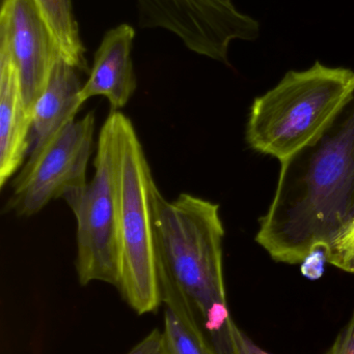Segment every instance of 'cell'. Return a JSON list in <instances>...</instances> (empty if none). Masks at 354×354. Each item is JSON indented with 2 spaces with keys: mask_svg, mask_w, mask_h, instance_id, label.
I'll return each instance as SVG.
<instances>
[{
  "mask_svg": "<svg viewBox=\"0 0 354 354\" xmlns=\"http://www.w3.org/2000/svg\"><path fill=\"white\" fill-rule=\"evenodd\" d=\"M353 218L354 80L326 130L281 163L256 241L274 261L301 264L314 249L328 252Z\"/></svg>",
  "mask_w": 354,
  "mask_h": 354,
  "instance_id": "cell-1",
  "label": "cell"
},
{
  "mask_svg": "<svg viewBox=\"0 0 354 354\" xmlns=\"http://www.w3.org/2000/svg\"><path fill=\"white\" fill-rule=\"evenodd\" d=\"M224 237L218 204L187 193L172 201L160 198L156 239L162 303L213 354H231L232 348Z\"/></svg>",
  "mask_w": 354,
  "mask_h": 354,
  "instance_id": "cell-2",
  "label": "cell"
},
{
  "mask_svg": "<svg viewBox=\"0 0 354 354\" xmlns=\"http://www.w3.org/2000/svg\"><path fill=\"white\" fill-rule=\"evenodd\" d=\"M116 126L118 289L127 305L143 315L153 313L162 304L156 239V214L162 194L131 120L116 111Z\"/></svg>",
  "mask_w": 354,
  "mask_h": 354,
  "instance_id": "cell-3",
  "label": "cell"
},
{
  "mask_svg": "<svg viewBox=\"0 0 354 354\" xmlns=\"http://www.w3.org/2000/svg\"><path fill=\"white\" fill-rule=\"evenodd\" d=\"M354 72L315 62L290 71L274 88L256 97L245 139L258 153L287 161L311 145L334 120L353 88Z\"/></svg>",
  "mask_w": 354,
  "mask_h": 354,
  "instance_id": "cell-4",
  "label": "cell"
},
{
  "mask_svg": "<svg viewBox=\"0 0 354 354\" xmlns=\"http://www.w3.org/2000/svg\"><path fill=\"white\" fill-rule=\"evenodd\" d=\"M116 151L114 111L110 112L100 131L93 179L62 198L76 218L75 268L81 286L103 282L118 288L120 282Z\"/></svg>",
  "mask_w": 354,
  "mask_h": 354,
  "instance_id": "cell-5",
  "label": "cell"
},
{
  "mask_svg": "<svg viewBox=\"0 0 354 354\" xmlns=\"http://www.w3.org/2000/svg\"><path fill=\"white\" fill-rule=\"evenodd\" d=\"M95 128V113L89 112L85 118L69 122L28 156L12 181L6 212L28 218L53 200L85 187Z\"/></svg>",
  "mask_w": 354,
  "mask_h": 354,
  "instance_id": "cell-6",
  "label": "cell"
},
{
  "mask_svg": "<svg viewBox=\"0 0 354 354\" xmlns=\"http://www.w3.org/2000/svg\"><path fill=\"white\" fill-rule=\"evenodd\" d=\"M0 43L12 53L29 112L43 93L60 48L35 0H2Z\"/></svg>",
  "mask_w": 354,
  "mask_h": 354,
  "instance_id": "cell-7",
  "label": "cell"
},
{
  "mask_svg": "<svg viewBox=\"0 0 354 354\" xmlns=\"http://www.w3.org/2000/svg\"><path fill=\"white\" fill-rule=\"evenodd\" d=\"M134 39V28L128 23L106 31L81 88L82 104L99 95L107 100L110 112L120 111L128 104L137 87L131 56Z\"/></svg>",
  "mask_w": 354,
  "mask_h": 354,
  "instance_id": "cell-8",
  "label": "cell"
},
{
  "mask_svg": "<svg viewBox=\"0 0 354 354\" xmlns=\"http://www.w3.org/2000/svg\"><path fill=\"white\" fill-rule=\"evenodd\" d=\"M31 115L12 53L0 43V187L20 171L28 157Z\"/></svg>",
  "mask_w": 354,
  "mask_h": 354,
  "instance_id": "cell-9",
  "label": "cell"
},
{
  "mask_svg": "<svg viewBox=\"0 0 354 354\" xmlns=\"http://www.w3.org/2000/svg\"><path fill=\"white\" fill-rule=\"evenodd\" d=\"M79 73L62 58L56 62L43 93L31 109L28 156L39 151L66 124L76 118L83 105L80 99L83 84Z\"/></svg>",
  "mask_w": 354,
  "mask_h": 354,
  "instance_id": "cell-10",
  "label": "cell"
},
{
  "mask_svg": "<svg viewBox=\"0 0 354 354\" xmlns=\"http://www.w3.org/2000/svg\"><path fill=\"white\" fill-rule=\"evenodd\" d=\"M55 37L62 59L80 73L89 74L85 45L73 12L72 0H35Z\"/></svg>",
  "mask_w": 354,
  "mask_h": 354,
  "instance_id": "cell-11",
  "label": "cell"
},
{
  "mask_svg": "<svg viewBox=\"0 0 354 354\" xmlns=\"http://www.w3.org/2000/svg\"><path fill=\"white\" fill-rule=\"evenodd\" d=\"M162 335L164 354H213L168 308L164 311Z\"/></svg>",
  "mask_w": 354,
  "mask_h": 354,
  "instance_id": "cell-12",
  "label": "cell"
},
{
  "mask_svg": "<svg viewBox=\"0 0 354 354\" xmlns=\"http://www.w3.org/2000/svg\"><path fill=\"white\" fill-rule=\"evenodd\" d=\"M326 254L328 263L354 274V218L335 239Z\"/></svg>",
  "mask_w": 354,
  "mask_h": 354,
  "instance_id": "cell-13",
  "label": "cell"
},
{
  "mask_svg": "<svg viewBox=\"0 0 354 354\" xmlns=\"http://www.w3.org/2000/svg\"><path fill=\"white\" fill-rule=\"evenodd\" d=\"M326 263H328V261L326 249H314L301 261V274L310 281L320 280L326 272Z\"/></svg>",
  "mask_w": 354,
  "mask_h": 354,
  "instance_id": "cell-14",
  "label": "cell"
},
{
  "mask_svg": "<svg viewBox=\"0 0 354 354\" xmlns=\"http://www.w3.org/2000/svg\"><path fill=\"white\" fill-rule=\"evenodd\" d=\"M231 354L270 353H266L259 345L256 344L234 322L232 328V348H231Z\"/></svg>",
  "mask_w": 354,
  "mask_h": 354,
  "instance_id": "cell-15",
  "label": "cell"
},
{
  "mask_svg": "<svg viewBox=\"0 0 354 354\" xmlns=\"http://www.w3.org/2000/svg\"><path fill=\"white\" fill-rule=\"evenodd\" d=\"M127 354H164L163 335L161 330H152Z\"/></svg>",
  "mask_w": 354,
  "mask_h": 354,
  "instance_id": "cell-16",
  "label": "cell"
},
{
  "mask_svg": "<svg viewBox=\"0 0 354 354\" xmlns=\"http://www.w3.org/2000/svg\"><path fill=\"white\" fill-rule=\"evenodd\" d=\"M326 354H354V313Z\"/></svg>",
  "mask_w": 354,
  "mask_h": 354,
  "instance_id": "cell-17",
  "label": "cell"
}]
</instances>
